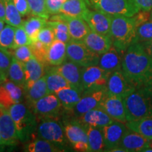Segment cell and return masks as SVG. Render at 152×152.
Instances as JSON below:
<instances>
[{"label": "cell", "instance_id": "cell-16", "mask_svg": "<svg viewBox=\"0 0 152 152\" xmlns=\"http://www.w3.org/2000/svg\"><path fill=\"white\" fill-rule=\"evenodd\" d=\"M128 130L125 123L113 121L102 128L104 140L106 146V151L118 147L125 132Z\"/></svg>", "mask_w": 152, "mask_h": 152}, {"label": "cell", "instance_id": "cell-4", "mask_svg": "<svg viewBox=\"0 0 152 152\" xmlns=\"http://www.w3.org/2000/svg\"><path fill=\"white\" fill-rule=\"evenodd\" d=\"M8 111L16 126L19 141H29L37 128V119L35 113L29 106L22 102L11 106Z\"/></svg>", "mask_w": 152, "mask_h": 152}, {"label": "cell", "instance_id": "cell-22", "mask_svg": "<svg viewBox=\"0 0 152 152\" xmlns=\"http://www.w3.org/2000/svg\"><path fill=\"white\" fill-rule=\"evenodd\" d=\"M83 42L92 52L99 56L107 52L113 45L110 36L102 35L92 30L87 34Z\"/></svg>", "mask_w": 152, "mask_h": 152}, {"label": "cell", "instance_id": "cell-10", "mask_svg": "<svg viewBox=\"0 0 152 152\" xmlns=\"http://www.w3.org/2000/svg\"><path fill=\"white\" fill-rule=\"evenodd\" d=\"M111 73L97 66L83 67L82 69V84L84 90L106 88Z\"/></svg>", "mask_w": 152, "mask_h": 152}, {"label": "cell", "instance_id": "cell-14", "mask_svg": "<svg viewBox=\"0 0 152 152\" xmlns=\"http://www.w3.org/2000/svg\"><path fill=\"white\" fill-rule=\"evenodd\" d=\"M83 18L84 19L92 31L102 35L110 36L111 15L99 10L88 9Z\"/></svg>", "mask_w": 152, "mask_h": 152}, {"label": "cell", "instance_id": "cell-28", "mask_svg": "<svg viewBox=\"0 0 152 152\" xmlns=\"http://www.w3.org/2000/svg\"><path fill=\"white\" fill-rule=\"evenodd\" d=\"M88 0H66L60 10V14L72 17L83 18L87 11Z\"/></svg>", "mask_w": 152, "mask_h": 152}, {"label": "cell", "instance_id": "cell-52", "mask_svg": "<svg viewBox=\"0 0 152 152\" xmlns=\"http://www.w3.org/2000/svg\"><path fill=\"white\" fill-rule=\"evenodd\" d=\"M3 144H2V139H1V132H0V148H3Z\"/></svg>", "mask_w": 152, "mask_h": 152}, {"label": "cell", "instance_id": "cell-43", "mask_svg": "<svg viewBox=\"0 0 152 152\" xmlns=\"http://www.w3.org/2000/svg\"><path fill=\"white\" fill-rule=\"evenodd\" d=\"M32 43L31 39L28 35L27 33L23 28V26L16 28V32H15L14 37V48L16 47L24 46V45H30Z\"/></svg>", "mask_w": 152, "mask_h": 152}, {"label": "cell", "instance_id": "cell-29", "mask_svg": "<svg viewBox=\"0 0 152 152\" xmlns=\"http://www.w3.org/2000/svg\"><path fill=\"white\" fill-rule=\"evenodd\" d=\"M86 128L90 151H103L106 150L102 128L97 127L85 125Z\"/></svg>", "mask_w": 152, "mask_h": 152}, {"label": "cell", "instance_id": "cell-38", "mask_svg": "<svg viewBox=\"0 0 152 152\" xmlns=\"http://www.w3.org/2000/svg\"><path fill=\"white\" fill-rule=\"evenodd\" d=\"M30 13L33 16L42 17L48 20L49 14L47 11L46 0H27Z\"/></svg>", "mask_w": 152, "mask_h": 152}, {"label": "cell", "instance_id": "cell-27", "mask_svg": "<svg viewBox=\"0 0 152 152\" xmlns=\"http://www.w3.org/2000/svg\"><path fill=\"white\" fill-rule=\"evenodd\" d=\"M25 98L28 102V106H31L33 103L49 94L46 77L44 75L32 85L28 88L24 89Z\"/></svg>", "mask_w": 152, "mask_h": 152}, {"label": "cell", "instance_id": "cell-33", "mask_svg": "<svg viewBox=\"0 0 152 152\" xmlns=\"http://www.w3.org/2000/svg\"><path fill=\"white\" fill-rule=\"evenodd\" d=\"M9 79L24 89L26 85V74L24 64L12 56L10 67L8 72Z\"/></svg>", "mask_w": 152, "mask_h": 152}, {"label": "cell", "instance_id": "cell-35", "mask_svg": "<svg viewBox=\"0 0 152 152\" xmlns=\"http://www.w3.org/2000/svg\"><path fill=\"white\" fill-rule=\"evenodd\" d=\"M127 128L149 139L152 138V116L125 123Z\"/></svg>", "mask_w": 152, "mask_h": 152}, {"label": "cell", "instance_id": "cell-36", "mask_svg": "<svg viewBox=\"0 0 152 152\" xmlns=\"http://www.w3.org/2000/svg\"><path fill=\"white\" fill-rule=\"evenodd\" d=\"M4 1L5 5V22L16 28L22 26L23 23L22 15L17 9L12 0H4Z\"/></svg>", "mask_w": 152, "mask_h": 152}, {"label": "cell", "instance_id": "cell-34", "mask_svg": "<svg viewBox=\"0 0 152 152\" xmlns=\"http://www.w3.org/2000/svg\"><path fill=\"white\" fill-rule=\"evenodd\" d=\"M47 19L42 18V17L34 16L30 17L23 21V27L29 36L32 42L37 40L38 33L44 27L47 26Z\"/></svg>", "mask_w": 152, "mask_h": 152}, {"label": "cell", "instance_id": "cell-57", "mask_svg": "<svg viewBox=\"0 0 152 152\" xmlns=\"http://www.w3.org/2000/svg\"><path fill=\"white\" fill-rule=\"evenodd\" d=\"M91 1H92V0H91Z\"/></svg>", "mask_w": 152, "mask_h": 152}, {"label": "cell", "instance_id": "cell-15", "mask_svg": "<svg viewBox=\"0 0 152 152\" xmlns=\"http://www.w3.org/2000/svg\"><path fill=\"white\" fill-rule=\"evenodd\" d=\"M0 132L4 147L17 144L18 138L14 121L8 109L1 106H0Z\"/></svg>", "mask_w": 152, "mask_h": 152}, {"label": "cell", "instance_id": "cell-2", "mask_svg": "<svg viewBox=\"0 0 152 152\" xmlns=\"http://www.w3.org/2000/svg\"><path fill=\"white\" fill-rule=\"evenodd\" d=\"M123 99L127 122L152 116V85L137 87Z\"/></svg>", "mask_w": 152, "mask_h": 152}, {"label": "cell", "instance_id": "cell-45", "mask_svg": "<svg viewBox=\"0 0 152 152\" xmlns=\"http://www.w3.org/2000/svg\"><path fill=\"white\" fill-rule=\"evenodd\" d=\"M64 2L63 0H46L47 9L49 14L52 15L60 14V10Z\"/></svg>", "mask_w": 152, "mask_h": 152}, {"label": "cell", "instance_id": "cell-41", "mask_svg": "<svg viewBox=\"0 0 152 152\" xmlns=\"http://www.w3.org/2000/svg\"><path fill=\"white\" fill-rule=\"evenodd\" d=\"M31 47L32 52L33 56L35 57L38 61L42 63L43 64L46 65L47 63V52L48 47L45 46L44 44L39 41L36 40L32 42L31 45H30Z\"/></svg>", "mask_w": 152, "mask_h": 152}, {"label": "cell", "instance_id": "cell-5", "mask_svg": "<svg viewBox=\"0 0 152 152\" xmlns=\"http://www.w3.org/2000/svg\"><path fill=\"white\" fill-rule=\"evenodd\" d=\"M37 128V135L46 140L65 151L68 145L63 122L60 118H46L39 121Z\"/></svg>", "mask_w": 152, "mask_h": 152}, {"label": "cell", "instance_id": "cell-20", "mask_svg": "<svg viewBox=\"0 0 152 152\" xmlns=\"http://www.w3.org/2000/svg\"><path fill=\"white\" fill-rule=\"evenodd\" d=\"M125 52L112 45L107 52L100 56L98 66L106 71L113 72L122 70V64Z\"/></svg>", "mask_w": 152, "mask_h": 152}, {"label": "cell", "instance_id": "cell-18", "mask_svg": "<svg viewBox=\"0 0 152 152\" xmlns=\"http://www.w3.org/2000/svg\"><path fill=\"white\" fill-rule=\"evenodd\" d=\"M102 108L114 121L126 123V115L123 99L116 96L107 95L100 104Z\"/></svg>", "mask_w": 152, "mask_h": 152}, {"label": "cell", "instance_id": "cell-50", "mask_svg": "<svg viewBox=\"0 0 152 152\" xmlns=\"http://www.w3.org/2000/svg\"><path fill=\"white\" fill-rule=\"evenodd\" d=\"M6 80H7V76L0 70V83H2V82L5 81Z\"/></svg>", "mask_w": 152, "mask_h": 152}, {"label": "cell", "instance_id": "cell-37", "mask_svg": "<svg viewBox=\"0 0 152 152\" xmlns=\"http://www.w3.org/2000/svg\"><path fill=\"white\" fill-rule=\"evenodd\" d=\"M16 27L11 25H6L0 32V49L9 52L14 48Z\"/></svg>", "mask_w": 152, "mask_h": 152}, {"label": "cell", "instance_id": "cell-17", "mask_svg": "<svg viewBox=\"0 0 152 152\" xmlns=\"http://www.w3.org/2000/svg\"><path fill=\"white\" fill-rule=\"evenodd\" d=\"M83 67L75 63L68 60L65 61L62 64L52 68L68 82L70 85L74 88L84 91L82 84V69Z\"/></svg>", "mask_w": 152, "mask_h": 152}, {"label": "cell", "instance_id": "cell-56", "mask_svg": "<svg viewBox=\"0 0 152 152\" xmlns=\"http://www.w3.org/2000/svg\"><path fill=\"white\" fill-rule=\"evenodd\" d=\"M1 83H0V84H1Z\"/></svg>", "mask_w": 152, "mask_h": 152}, {"label": "cell", "instance_id": "cell-13", "mask_svg": "<svg viewBox=\"0 0 152 152\" xmlns=\"http://www.w3.org/2000/svg\"><path fill=\"white\" fill-rule=\"evenodd\" d=\"M25 97L24 89L10 80L0 84V106L9 109L11 106L20 103Z\"/></svg>", "mask_w": 152, "mask_h": 152}, {"label": "cell", "instance_id": "cell-54", "mask_svg": "<svg viewBox=\"0 0 152 152\" xmlns=\"http://www.w3.org/2000/svg\"><path fill=\"white\" fill-rule=\"evenodd\" d=\"M149 20H152V9L149 11Z\"/></svg>", "mask_w": 152, "mask_h": 152}, {"label": "cell", "instance_id": "cell-51", "mask_svg": "<svg viewBox=\"0 0 152 152\" xmlns=\"http://www.w3.org/2000/svg\"><path fill=\"white\" fill-rule=\"evenodd\" d=\"M5 21L4 20H1V19H0V32L1 31V30H2V29L4 28V26H5Z\"/></svg>", "mask_w": 152, "mask_h": 152}, {"label": "cell", "instance_id": "cell-49", "mask_svg": "<svg viewBox=\"0 0 152 152\" xmlns=\"http://www.w3.org/2000/svg\"><path fill=\"white\" fill-rule=\"evenodd\" d=\"M6 18L5 14V5L4 0H0V19L4 20Z\"/></svg>", "mask_w": 152, "mask_h": 152}, {"label": "cell", "instance_id": "cell-25", "mask_svg": "<svg viewBox=\"0 0 152 152\" xmlns=\"http://www.w3.org/2000/svg\"><path fill=\"white\" fill-rule=\"evenodd\" d=\"M84 91L69 87L61 89L55 93L61 103L67 111H72L80 100Z\"/></svg>", "mask_w": 152, "mask_h": 152}, {"label": "cell", "instance_id": "cell-9", "mask_svg": "<svg viewBox=\"0 0 152 152\" xmlns=\"http://www.w3.org/2000/svg\"><path fill=\"white\" fill-rule=\"evenodd\" d=\"M96 10L111 15H123L132 17L140 9L134 0H92Z\"/></svg>", "mask_w": 152, "mask_h": 152}, {"label": "cell", "instance_id": "cell-7", "mask_svg": "<svg viewBox=\"0 0 152 152\" xmlns=\"http://www.w3.org/2000/svg\"><path fill=\"white\" fill-rule=\"evenodd\" d=\"M67 58L82 67L97 66L99 55L95 54L87 47L83 42L71 39L66 43Z\"/></svg>", "mask_w": 152, "mask_h": 152}, {"label": "cell", "instance_id": "cell-30", "mask_svg": "<svg viewBox=\"0 0 152 152\" xmlns=\"http://www.w3.org/2000/svg\"><path fill=\"white\" fill-rule=\"evenodd\" d=\"M45 76L46 77L49 94H55L61 89L71 87L68 82L52 68L47 71Z\"/></svg>", "mask_w": 152, "mask_h": 152}, {"label": "cell", "instance_id": "cell-8", "mask_svg": "<svg viewBox=\"0 0 152 152\" xmlns=\"http://www.w3.org/2000/svg\"><path fill=\"white\" fill-rule=\"evenodd\" d=\"M64 128L68 142L77 151H90L86 128L75 118L64 120Z\"/></svg>", "mask_w": 152, "mask_h": 152}, {"label": "cell", "instance_id": "cell-53", "mask_svg": "<svg viewBox=\"0 0 152 152\" xmlns=\"http://www.w3.org/2000/svg\"><path fill=\"white\" fill-rule=\"evenodd\" d=\"M149 147L152 149V138L149 140Z\"/></svg>", "mask_w": 152, "mask_h": 152}, {"label": "cell", "instance_id": "cell-12", "mask_svg": "<svg viewBox=\"0 0 152 152\" xmlns=\"http://www.w3.org/2000/svg\"><path fill=\"white\" fill-rule=\"evenodd\" d=\"M135 89V86L125 75L122 70H119L110 75L106 85V94L123 99Z\"/></svg>", "mask_w": 152, "mask_h": 152}, {"label": "cell", "instance_id": "cell-11", "mask_svg": "<svg viewBox=\"0 0 152 152\" xmlns=\"http://www.w3.org/2000/svg\"><path fill=\"white\" fill-rule=\"evenodd\" d=\"M106 96V88L84 90L80 100L71 112L75 117L80 116L90 110L99 107Z\"/></svg>", "mask_w": 152, "mask_h": 152}, {"label": "cell", "instance_id": "cell-26", "mask_svg": "<svg viewBox=\"0 0 152 152\" xmlns=\"http://www.w3.org/2000/svg\"><path fill=\"white\" fill-rule=\"evenodd\" d=\"M66 58V43L55 39L47 49V63L51 66H57L65 61Z\"/></svg>", "mask_w": 152, "mask_h": 152}, {"label": "cell", "instance_id": "cell-23", "mask_svg": "<svg viewBox=\"0 0 152 152\" xmlns=\"http://www.w3.org/2000/svg\"><path fill=\"white\" fill-rule=\"evenodd\" d=\"M120 146L128 152L143 151L149 147V139L128 128L123 137Z\"/></svg>", "mask_w": 152, "mask_h": 152}, {"label": "cell", "instance_id": "cell-19", "mask_svg": "<svg viewBox=\"0 0 152 152\" xmlns=\"http://www.w3.org/2000/svg\"><path fill=\"white\" fill-rule=\"evenodd\" d=\"M58 17L64 20L68 26L71 39L77 42H83L91 29L87 22L83 18L78 17H72L58 14Z\"/></svg>", "mask_w": 152, "mask_h": 152}, {"label": "cell", "instance_id": "cell-6", "mask_svg": "<svg viewBox=\"0 0 152 152\" xmlns=\"http://www.w3.org/2000/svg\"><path fill=\"white\" fill-rule=\"evenodd\" d=\"M29 107L35 113L37 121L46 118H60L64 112L66 111L55 94L45 95Z\"/></svg>", "mask_w": 152, "mask_h": 152}, {"label": "cell", "instance_id": "cell-31", "mask_svg": "<svg viewBox=\"0 0 152 152\" xmlns=\"http://www.w3.org/2000/svg\"><path fill=\"white\" fill-rule=\"evenodd\" d=\"M47 25L50 26L54 30L55 39H58L65 43H68L71 39L67 23L61 19L58 14L52 16L50 21H47Z\"/></svg>", "mask_w": 152, "mask_h": 152}, {"label": "cell", "instance_id": "cell-3", "mask_svg": "<svg viewBox=\"0 0 152 152\" xmlns=\"http://www.w3.org/2000/svg\"><path fill=\"white\" fill-rule=\"evenodd\" d=\"M137 28L134 16L111 15L110 37L113 46L126 52L130 45L137 42Z\"/></svg>", "mask_w": 152, "mask_h": 152}, {"label": "cell", "instance_id": "cell-32", "mask_svg": "<svg viewBox=\"0 0 152 152\" xmlns=\"http://www.w3.org/2000/svg\"><path fill=\"white\" fill-rule=\"evenodd\" d=\"M24 151L27 152H59L64 151V150L49 141L39 138L26 144L24 146Z\"/></svg>", "mask_w": 152, "mask_h": 152}, {"label": "cell", "instance_id": "cell-46", "mask_svg": "<svg viewBox=\"0 0 152 152\" xmlns=\"http://www.w3.org/2000/svg\"><path fill=\"white\" fill-rule=\"evenodd\" d=\"M14 5L22 16H25L30 13V9L27 0H12Z\"/></svg>", "mask_w": 152, "mask_h": 152}, {"label": "cell", "instance_id": "cell-21", "mask_svg": "<svg viewBox=\"0 0 152 152\" xmlns=\"http://www.w3.org/2000/svg\"><path fill=\"white\" fill-rule=\"evenodd\" d=\"M75 118L83 125H91L101 128H104L114 121L101 107L90 110L80 116Z\"/></svg>", "mask_w": 152, "mask_h": 152}, {"label": "cell", "instance_id": "cell-24", "mask_svg": "<svg viewBox=\"0 0 152 152\" xmlns=\"http://www.w3.org/2000/svg\"><path fill=\"white\" fill-rule=\"evenodd\" d=\"M26 74V85L24 89L28 88L36 81L45 75V64L33 56L24 64Z\"/></svg>", "mask_w": 152, "mask_h": 152}, {"label": "cell", "instance_id": "cell-39", "mask_svg": "<svg viewBox=\"0 0 152 152\" xmlns=\"http://www.w3.org/2000/svg\"><path fill=\"white\" fill-rule=\"evenodd\" d=\"M9 53L20 62L25 64L34 56L30 45H24L11 49Z\"/></svg>", "mask_w": 152, "mask_h": 152}, {"label": "cell", "instance_id": "cell-47", "mask_svg": "<svg viewBox=\"0 0 152 152\" xmlns=\"http://www.w3.org/2000/svg\"><path fill=\"white\" fill-rule=\"evenodd\" d=\"M141 11H150L152 9V0H134Z\"/></svg>", "mask_w": 152, "mask_h": 152}, {"label": "cell", "instance_id": "cell-1", "mask_svg": "<svg viewBox=\"0 0 152 152\" xmlns=\"http://www.w3.org/2000/svg\"><path fill=\"white\" fill-rule=\"evenodd\" d=\"M122 71L136 88L152 85V57L140 42L133 43L126 50Z\"/></svg>", "mask_w": 152, "mask_h": 152}, {"label": "cell", "instance_id": "cell-48", "mask_svg": "<svg viewBox=\"0 0 152 152\" xmlns=\"http://www.w3.org/2000/svg\"><path fill=\"white\" fill-rule=\"evenodd\" d=\"M142 45L143 46L144 49L147 52L148 54L150 56L152 57V41H148V42H140Z\"/></svg>", "mask_w": 152, "mask_h": 152}, {"label": "cell", "instance_id": "cell-42", "mask_svg": "<svg viewBox=\"0 0 152 152\" xmlns=\"http://www.w3.org/2000/svg\"><path fill=\"white\" fill-rule=\"evenodd\" d=\"M37 40L39 41L45 46L49 47L55 40V35L54 30L50 26H47L44 27L38 33Z\"/></svg>", "mask_w": 152, "mask_h": 152}, {"label": "cell", "instance_id": "cell-55", "mask_svg": "<svg viewBox=\"0 0 152 152\" xmlns=\"http://www.w3.org/2000/svg\"><path fill=\"white\" fill-rule=\"evenodd\" d=\"M63 1H66V0H63Z\"/></svg>", "mask_w": 152, "mask_h": 152}, {"label": "cell", "instance_id": "cell-40", "mask_svg": "<svg viewBox=\"0 0 152 152\" xmlns=\"http://www.w3.org/2000/svg\"><path fill=\"white\" fill-rule=\"evenodd\" d=\"M152 41V20L144 23L137 30V42Z\"/></svg>", "mask_w": 152, "mask_h": 152}, {"label": "cell", "instance_id": "cell-44", "mask_svg": "<svg viewBox=\"0 0 152 152\" xmlns=\"http://www.w3.org/2000/svg\"><path fill=\"white\" fill-rule=\"evenodd\" d=\"M12 56L9 52L0 49V70L8 77V72L10 67Z\"/></svg>", "mask_w": 152, "mask_h": 152}]
</instances>
